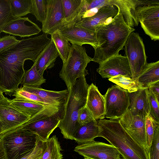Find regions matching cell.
<instances>
[{
    "label": "cell",
    "instance_id": "8d00e7d4",
    "mask_svg": "<svg viewBox=\"0 0 159 159\" xmlns=\"http://www.w3.org/2000/svg\"><path fill=\"white\" fill-rule=\"evenodd\" d=\"M20 40L13 36L6 35L0 38V53L13 46Z\"/></svg>",
    "mask_w": 159,
    "mask_h": 159
},
{
    "label": "cell",
    "instance_id": "ee69618b",
    "mask_svg": "<svg viewBox=\"0 0 159 159\" xmlns=\"http://www.w3.org/2000/svg\"><path fill=\"white\" fill-rule=\"evenodd\" d=\"M83 159H90L89 158H86V157H84V158Z\"/></svg>",
    "mask_w": 159,
    "mask_h": 159
},
{
    "label": "cell",
    "instance_id": "7a4b0ae2",
    "mask_svg": "<svg viewBox=\"0 0 159 159\" xmlns=\"http://www.w3.org/2000/svg\"><path fill=\"white\" fill-rule=\"evenodd\" d=\"M118 9L117 14L111 21L96 31L98 46L94 49L92 61L99 64L124 49L129 34L135 31L126 23Z\"/></svg>",
    "mask_w": 159,
    "mask_h": 159
},
{
    "label": "cell",
    "instance_id": "b9f144b4",
    "mask_svg": "<svg viewBox=\"0 0 159 159\" xmlns=\"http://www.w3.org/2000/svg\"><path fill=\"white\" fill-rule=\"evenodd\" d=\"M2 131V127H1V123L0 122V138L1 137V136Z\"/></svg>",
    "mask_w": 159,
    "mask_h": 159
},
{
    "label": "cell",
    "instance_id": "60d3db41",
    "mask_svg": "<svg viewBox=\"0 0 159 159\" xmlns=\"http://www.w3.org/2000/svg\"><path fill=\"white\" fill-rule=\"evenodd\" d=\"M0 159H8L1 138H0Z\"/></svg>",
    "mask_w": 159,
    "mask_h": 159
},
{
    "label": "cell",
    "instance_id": "d4e9b609",
    "mask_svg": "<svg viewBox=\"0 0 159 159\" xmlns=\"http://www.w3.org/2000/svg\"><path fill=\"white\" fill-rule=\"evenodd\" d=\"M51 35V39L55 44L59 56L62 61L63 63H64L68 57L71 45L59 30H56Z\"/></svg>",
    "mask_w": 159,
    "mask_h": 159
},
{
    "label": "cell",
    "instance_id": "4316f807",
    "mask_svg": "<svg viewBox=\"0 0 159 159\" xmlns=\"http://www.w3.org/2000/svg\"><path fill=\"white\" fill-rule=\"evenodd\" d=\"M46 82V80L43 76L37 71L34 62L31 68L25 72L21 84L23 86L40 87Z\"/></svg>",
    "mask_w": 159,
    "mask_h": 159
},
{
    "label": "cell",
    "instance_id": "5b68a950",
    "mask_svg": "<svg viewBox=\"0 0 159 159\" xmlns=\"http://www.w3.org/2000/svg\"><path fill=\"white\" fill-rule=\"evenodd\" d=\"M92 58L87 54L86 49L82 46L72 44L68 57L59 73L60 77L64 81L69 92L80 77L88 74L86 69Z\"/></svg>",
    "mask_w": 159,
    "mask_h": 159
},
{
    "label": "cell",
    "instance_id": "277c9868",
    "mask_svg": "<svg viewBox=\"0 0 159 159\" xmlns=\"http://www.w3.org/2000/svg\"><path fill=\"white\" fill-rule=\"evenodd\" d=\"M89 86L85 76H83L77 80L68 92L63 116L58 127L65 139L74 140L80 126L78 121V115L85 106Z\"/></svg>",
    "mask_w": 159,
    "mask_h": 159
},
{
    "label": "cell",
    "instance_id": "7bdbcfd3",
    "mask_svg": "<svg viewBox=\"0 0 159 159\" xmlns=\"http://www.w3.org/2000/svg\"><path fill=\"white\" fill-rule=\"evenodd\" d=\"M3 92L0 89V98L2 96V95L3 94Z\"/></svg>",
    "mask_w": 159,
    "mask_h": 159
},
{
    "label": "cell",
    "instance_id": "1f68e13d",
    "mask_svg": "<svg viewBox=\"0 0 159 159\" xmlns=\"http://www.w3.org/2000/svg\"><path fill=\"white\" fill-rule=\"evenodd\" d=\"M47 12V0H32L31 13L37 20L43 23L45 20Z\"/></svg>",
    "mask_w": 159,
    "mask_h": 159
},
{
    "label": "cell",
    "instance_id": "30bf717a",
    "mask_svg": "<svg viewBox=\"0 0 159 159\" xmlns=\"http://www.w3.org/2000/svg\"><path fill=\"white\" fill-rule=\"evenodd\" d=\"M104 96L105 117L120 119L128 109L129 101L128 91L117 85H114L108 88Z\"/></svg>",
    "mask_w": 159,
    "mask_h": 159
},
{
    "label": "cell",
    "instance_id": "5bb4252c",
    "mask_svg": "<svg viewBox=\"0 0 159 159\" xmlns=\"http://www.w3.org/2000/svg\"><path fill=\"white\" fill-rule=\"evenodd\" d=\"M63 116L54 115L46 116L32 121H28L20 129L26 130L46 141L57 127Z\"/></svg>",
    "mask_w": 159,
    "mask_h": 159
},
{
    "label": "cell",
    "instance_id": "836d02e7",
    "mask_svg": "<svg viewBox=\"0 0 159 159\" xmlns=\"http://www.w3.org/2000/svg\"><path fill=\"white\" fill-rule=\"evenodd\" d=\"M148 96L150 109V115L159 122V102L150 89H148Z\"/></svg>",
    "mask_w": 159,
    "mask_h": 159
},
{
    "label": "cell",
    "instance_id": "4dcf8cb0",
    "mask_svg": "<svg viewBox=\"0 0 159 159\" xmlns=\"http://www.w3.org/2000/svg\"><path fill=\"white\" fill-rule=\"evenodd\" d=\"M159 129V122L155 120L149 114L145 117V131L147 149L148 152L152 145L155 133Z\"/></svg>",
    "mask_w": 159,
    "mask_h": 159
},
{
    "label": "cell",
    "instance_id": "8992f818",
    "mask_svg": "<svg viewBox=\"0 0 159 159\" xmlns=\"http://www.w3.org/2000/svg\"><path fill=\"white\" fill-rule=\"evenodd\" d=\"M38 136L28 130L19 129L2 136L8 159H20L35 147Z\"/></svg>",
    "mask_w": 159,
    "mask_h": 159
},
{
    "label": "cell",
    "instance_id": "83f0119b",
    "mask_svg": "<svg viewBox=\"0 0 159 159\" xmlns=\"http://www.w3.org/2000/svg\"><path fill=\"white\" fill-rule=\"evenodd\" d=\"M10 3L13 18L31 13L32 0H10Z\"/></svg>",
    "mask_w": 159,
    "mask_h": 159
},
{
    "label": "cell",
    "instance_id": "4fadbf2b",
    "mask_svg": "<svg viewBox=\"0 0 159 159\" xmlns=\"http://www.w3.org/2000/svg\"><path fill=\"white\" fill-rule=\"evenodd\" d=\"M97 71L103 78L122 75L132 78L128 59L121 54L114 56L99 64Z\"/></svg>",
    "mask_w": 159,
    "mask_h": 159
},
{
    "label": "cell",
    "instance_id": "9a60e30c",
    "mask_svg": "<svg viewBox=\"0 0 159 159\" xmlns=\"http://www.w3.org/2000/svg\"><path fill=\"white\" fill-rule=\"evenodd\" d=\"M118 11V8L116 6L105 5L100 7L94 15L82 18L75 25L96 32L99 27L111 21L117 14Z\"/></svg>",
    "mask_w": 159,
    "mask_h": 159
},
{
    "label": "cell",
    "instance_id": "cb8c5ba5",
    "mask_svg": "<svg viewBox=\"0 0 159 159\" xmlns=\"http://www.w3.org/2000/svg\"><path fill=\"white\" fill-rule=\"evenodd\" d=\"M143 87L159 81V61L148 63L136 80Z\"/></svg>",
    "mask_w": 159,
    "mask_h": 159
},
{
    "label": "cell",
    "instance_id": "d6a6232c",
    "mask_svg": "<svg viewBox=\"0 0 159 159\" xmlns=\"http://www.w3.org/2000/svg\"><path fill=\"white\" fill-rule=\"evenodd\" d=\"M11 16L10 0H0V38L1 33Z\"/></svg>",
    "mask_w": 159,
    "mask_h": 159
},
{
    "label": "cell",
    "instance_id": "7c38bea8",
    "mask_svg": "<svg viewBox=\"0 0 159 159\" xmlns=\"http://www.w3.org/2000/svg\"><path fill=\"white\" fill-rule=\"evenodd\" d=\"M119 120L126 132L146 151L145 118L133 115L128 109Z\"/></svg>",
    "mask_w": 159,
    "mask_h": 159
},
{
    "label": "cell",
    "instance_id": "f546056e",
    "mask_svg": "<svg viewBox=\"0 0 159 159\" xmlns=\"http://www.w3.org/2000/svg\"><path fill=\"white\" fill-rule=\"evenodd\" d=\"M12 95L15 96V98H14L17 100L33 102L46 106H53L59 107L36 94L21 90V87L19 88Z\"/></svg>",
    "mask_w": 159,
    "mask_h": 159
},
{
    "label": "cell",
    "instance_id": "7402d4cb",
    "mask_svg": "<svg viewBox=\"0 0 159 159\" xmlns=\"http://www.w3.org/2000/svg\"><path fill=\"white\" fill-rule=\"evenodd\" d=\"M58 51L51 39L49 44L41 52L35 61L38 72L43 76L45 70L53 67L57 57Z\"/></svg>",
    "mask_w": 159,
    "mask_h": 159
},
{
    "label": "cell",
    "instance_id": "484cf974",
    "mask_svg": "<svg viewBox=\"0 0 159 159\" xmlns=\"http://www.w3.org/2000/svg\"><path fill=\"white\" fill-rule=\"evenodd\" d=\"M46 147L41 159H63L60 143L54 135L46 140Z\"/></svg>",
    "mask_w": 159,
    "mask_h": 159
},
{
    "label": "cell",
    "instance_id": "603a6c76",
    "mask_svg": "<svg viewBox=\"0 0 159 159\" xmlns=\"http://www.w3.org/2000/svg\"><path fill=\"white\" fill-rule=\"evenodd\" d=\"M99 129L97 120H94L90 122L80 126L77 131L74 140L79 145L93 140L98 137Z\"/></svg>",
    "mask_w": 159,
    "mask_h": 159
},
{
    "label": "cell",
    "instance_id": "9c48e42d",
    "mask_svg": "<svg viewBox=\"0 0 159 159\" xmlns=\"http://www.w3.org/2000/svg\"><path fill=\"white\" fill-rule=\"evenodd\" d=\"M30 117L16 108L11 103L10 99L3 94L2 95L0 98V122L2 129L1 137L20 129Z\"/></svg>",
    "mask_w": 159,
    "mask_h": 159
},
{
    "label": "cell",
    "instance_id": "6da1fadb",
    "mask_svg": "<svg viewBox=\"0 0 159 159\" xmlns=\"http://www.w3.org/2000/svg\"><path fill=\"white\" fill-rule=\"evenodd\" d=\"M43 33L39 36L23 39L0 53V89L11 96L19 88L25 72L24 63L30 60L34 62L51 39Z\"/></svg>",
    "mask_w": 159,
    "mask_h": 159
},
{
    "label": "cell",
    "instance_id": "ba28073f",
    "mask_svg": "<svg viewBox=\"0 0 159 159\" xmlns=\"http://www.w3.org/2000/svg\"><path fill=\"white\" fill-rule=\"evenodd\" d=\"M124 46L132 79L136 80L148 63L143 39L138 33L133 32L129 36Z\"/></svg>",
    "mask_w": 159,
    "mask_h": 159
},
{
    "label": "cell",
    "instance_id": "8fae6325",
    "mask_svg": "<svg viewBox=\"0 0 159 159\" xmlns=\"http://www.w3.org/2000/svg\"><path fill=\"white\" fill-rule=\"evenodd\" d=\"M74 151L90 159H120L121 155L111 144L93 140L77 145Z\"/></svg>",
    "mask_w": 159,
    "mask_h": 159
},
{
    "label": "cell",
    "instance_id": "f1b7e54d",
    "mask_svg": "<svg viewBox=\"0 0 159 159\" xmlns=\"http://www.w3.org/2000/svg\"><path fill=\"white\" fill-rule=\"evenodd\" d=\"M108 80L127 90L129 93L136 91L139 89L143 87L136 80L122 75L112 77L108 79Z\"/></svg>",
    "mask_w": 159,
    "mask_h": 159
},
{
    "label": "cell",
    "instance_id": "ab89813d",
    "mask_svg": "<svg viewBox=\"0 0 159 159\" xmlns=\"http://www.w3.org/2000/svg\"><path fill=\"white\" fill-rule=\"evenodd\" d=\"M150 89L158 101H159V81L151 84L148 87Z\"/></svg>",
    "mask_w": 159,
    "mask_h": 159
},
{
    "label": "cell",
    "instance_id": "44dd1931",
    "mask_svg": "<svg viewBox=\"0 0 159 159\" xmlns=\"http://www.w3.org/2000/svg\"><path fill=\"white\" fill-rule=\"evenodd\" d=\"M21 90L36 94L59 107L65 108L68 95L67 89L60 91H50L40 87L31 86L21 87Z\"/></svg>",
    "mask_w": 159,
    "mask_h": 159
},
{
    "label": "cell",
    "instance_id": "3957f363",
    "mask_svg": "<svg viewBox=\"0 0 159 159\" xmlns=\"http://www.w3.org/2000/svg\"><path fill=\"white\" fill-rule=\"evenodd\" d=\"M97 120L99 129L98 137L104 138L114 147L122 159H148L146 150L126 132L119 119Z\"/></svg>",
    "mask_w": 159,
    "mask_h": 159
},
{
    "label": "cell",
    "instance_id": "ac0fdd59",
    "mask_svg": "<svg viewBox=\"0 0 159 159\" xmlns=\"http://www.w3.org/2000/svg\"><path fill=\"white\" fill-rule=\"evenodd\" d=\"M28 17L12 18L6 25L2 32L20 37H29L37 34L41 31L37 24L33 23Z\"/></svg>",
    "mask_w": 159,
    "mask_h": 159
},
{
    "label": "cell",
    "instance_id": "74e56055",
    "mask_svg": "<svg viewBox=\"0 0 159 159\" xmlns=\"http://www.w3.org/2000/svg\"><path fill=\"white\" fill-rule=\"evenodd\" d=\"M95 120L92 115L85 106L80 110L78 121L80 126L83 125Z\"/></svg>",
    "mask_w": 159,
    "mask_h": 159
},
{
    "label": "cell",
    "instance_id": "e0dca14e",
    "mask_svg": "<svg viewBox=\"0 0 159 159\" xmlns=\"http://www.w3.org/2000/svg\"><path fill=\"white\" fill-rule=\"evenodd\" d=\"M59 30L72 44L80 46L88 44L92 46L94 49L98 46L95 32L75 25Z\"/></svg>",
    "mask_w": 159,
    "mask_h": 159
},
{
    "label": "cell",
    "instance_id": "2e32d148",
    "mask_svg": "<svg viewBox=\"0 0 159 159\" xmlns=\"http://www.w3.org/2000/svg\"><path fill=\"white\" fill-rule=\"evenodd\" d=\"M47 12L44 21L42 23L43 33L51 35L61 28L64 13L62 0H47Z\"/></svg>",
    "mask_w": 159,
    "mask_h": 159
},
{
    "label": "cell",
    "instance_id": "d590c367",
    "mask_svg": "<svg viewBox=\"0 0 159 159\" xmlns=\"http://www.w3.org/2000/svg\"><path fill=\"white\" fill-rule=\"evenodd\" d=\"M148 155V159H159V129L155 133Z\"/></svg>",
    "mask_w": 159,
    "mask_h": 159
},
{
    "label": "cell",
    "instance_id": "ffe728a7",
    "mask_svg": "<svg viewBox=\"0 0 159 159\" xmlns=\"http://www.w3.org/2000/svg\"><path fill=\"white\" fill-rule=\"evenodd\" d=\"M85 107L95 120L102 119L105 117L104 95L100 93L98 87L93 83L89 85L88 89Z\"/></svg>",
    "mask_w": 159,
    "mask_h": 159
},
{
    "label": "cell",
    "instance_id": "f6af8a7d",
    "mask_svg": "<svg viewBox=\"0 0 159 159\" xmlns=\"http://www.w3.org/2000/svg\"><path fill=\"white\" fill-rule=\"evenodd\" d=\"M1 70H2V69L1 68V67H0V71H1Z\"/></svg>",
    "mask_w": 159,
    "mask_h": 159
},
{
    "label": "cell",
    "instance_id": "e575fe53",
    "mask_svg": "<svg viewBox=\"0 0 159 159\" xmlns=\"http://www.w3.org/2000/svg\"><path fill=\"white\" fill-rule=\"evenodd\" d=\"M81 1L82 0H62L64 13L63 21L76 10L80 5Z\"/></svg>",
    "mask_w": 159,
    "mask_h": 159
},
{
    "label": "cell",
    "instance_id": "d6986e66",
    "mask_svg": "<svg viewBox=\"0 0 159 159\" xmlns=\"http://www.w3.org/2000/svg\"><path fill=\"white\" fill-rule=\"evenodd\" d=\"M148 89L142 87L136 91L128 92L129 104L128 109L132 115L145 118L149 114L150 109Z\"/></svg>",
    "mask_w": 159,
    "mask_h": 159
},
{
    "label": "cell",
    "instance_id": "52a82bcc",
    "mask_svg": "<svg viewBox=\"0 0 159 159\" xmlns=\"http://www.w3.org/2000/svg\"><path fill=\"white\" fill-rule=\"evenodd\" d=\"M135 14L145 33L152 40H159V0H137Z\"/></svg>",
    "mask_w": 159,
    "mask_h": 159
},
{
    "label": "cell",
    "instance_id": "f35d334b",
    "mask_svg": "<svg viewBox=\"0 0 159 159\" xmlns=\"http://www.w3.org/2000/svg\"><path fill=\"white\" fill-rule=\"evenodd\" d=\"M46 147L45 141L36 153L30 159H41L45 151Z\"/></svg>",
    "mask_w": 159,
    "mask_h": 159
}]
</instances>
